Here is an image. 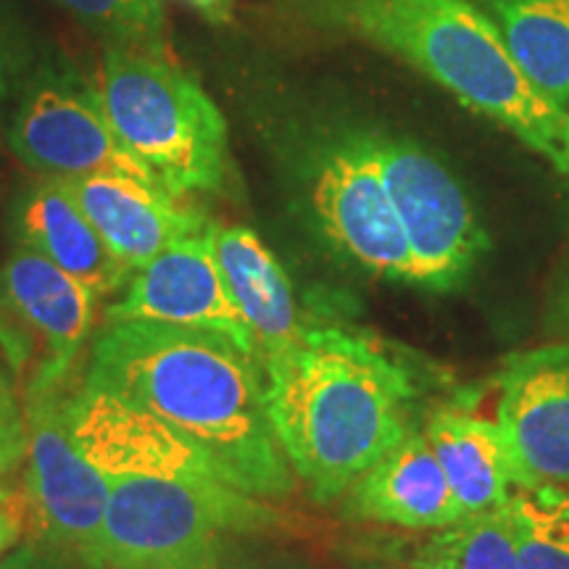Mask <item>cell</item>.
I'll list each match as a JSON object with an SVG mask.
<instances>
[{
    "instance_id": "5b68a950",
    "label": "cell",
    "mask_w": 569,
    "mask_h": 569,
    "mask_svg": "<svg viewBox=\"0 0 569 569\" xmlns=\"http://www.w3.org/2000/svg\"><path fill=\"white\" fill-rule=\"evenodd\" d=\"M109 480L101 532L84 559L90 569H219L230 532L269 522L259 498L227 482Z\"/></svg>"
},
{
    "instance_id": "7a4b0ae2",
    "label": "cell",
    "mask_w": 569,
    "mask_h": 569,
    "mask_svg": "<svg viewBox=\"0 0 569 569\" xmlns=\"http://www.w3.org/2000/svg\"><path fill=\"white\" fill-rule=\"evenodd\" d=\"M277 443L309 496L330 503L411 432L407 369L369 340L319 327L264 367Z\"/></svg>"
},
{
    "instance_id": "30bf717a",
    "label": "cell",
    "mask_w": 569,
    "mask_h": 569,
    "mask_svg": "<svg viewBox=\"0 0 569 569\" xmlns=\"http://www.w3.org/2000/svg\"><path fill=\"white\" fill-rule=\"evenodd\" d=\"M9 140L13 153L42 177L103 174L161 188L151 169L113 132L92 90L40 84L21 103Z\"/></svg>"
},
{
    "instance_id": "9a60e30c",
    "label": "cell",
    "mask_w": 569,
    "mask_h": 569,
    "mask_svg": "<svg viewBox=\"0 0 569 569\" xmlns=\"http://www.w3.org/2000/svg\"><path fill=\"white\" fill-rule=\"evenodd\" d=\"M346 515L409 530H443L465 519L430 440L415 430L346 490Z\"/></svg>"
},
{
    "instance_id": "ffe728a7",
    "label": "cell",
    "mask_w": 569,
    "mask_h": 569,
    "mask_svg": "<svg viewBox=\"0 0 569 569\" xmlns=\"http://www.w3.org/2000/svg\"><path fill=\"white\" fill-rule=\"evenodd\" d=\"M511 503V501H509ZM417 569H519L511 507L469 515L436 532L417 557Z\"/></svg>"
},
{
    "instance_id": "8fae6325",
    "label": "cell",
    "mask_w": 569,
    "mask_h": 569,
    "mask_svg": "<svg viewBox=\"0 0 569 569\" xmlns=\"http://www.w3.org/2000/svg\"><path fill=\"white\" fill-rule=\"evenodd\" d=\"M67 425L74 446L106 478L224 482L198 448L153 411L109 390L80 386L69 393Z\"/></svg>"
},
{
    "instance_id": "cb8c5ba5",
    "label": "cell",
    "mask_w": 569,
    "mask_h": 569,
    "mask_svg": "<svg viewBox=\"0 0 569 569\" xmlns=\"http://www.w3.org/2000/svg\"><path fill=\"white\" fill-rule=\"evenodd\" d=\"M0 569H71L69 559L51 546L27 543L6 551L0 557Z\"/></svg>"
},
{
    "instance_id": "9c48e42d",
    "label": "cell",
    "mask_w": 569,
    "mask_h": 569,
    "mask_svg": "<svg viewBox=\"0 0 569 569\" xmlns=\"http://www.w3.org/2000/svg\"><path fill=\"white\" fill-rule=\"evenodd\" d=\"M98 298L48 261L19 246L0 267V340L19 377L30 367L24 388L67 380L92 330Z\"/></svg>"
},
{
    "instance_id": "4fadbf2b",
    "label": "cell",
    "mask_w": 569,
    "mask_h": 569,
    "mask_svg": "<svg viewBox=\"0 0 569 569\" xmlns=\"http://www.w3.org/2000/svg\"><path fill=\"white\" fill-rule=\"evenodd\" d=\"M498 388L496 422L528 488L569 482V340L511 356Z\"/></svg>"
},
{
    "instance_id": "44dd1931",
    "label": "cell",
    "mask_w": 569,
    "mask_h": 569,
    "mask_svg": "<svg viewBox=\"0 0 569 569\" xmlns=\"http://www.w3.org/2000/svg\"><path fill=\"white\" fill-rule=\"evenodd\" d=\"M519 569H569V482H540L511 498Z\"/></svg>"
},
{
    "instance_id": "7c38bea8",
    "label": "cell",
    "mask_w": 569,
    "mask_h": 569,
    "mask_svg": "<svg viewBox=\"0 0 569 569\" xmlns=\"http://www.w3.org/2000/svg\"><path fill=\"white\" fill-rule=\"evenodd\" d=\"M106 322H161L219 332L256 356L251 327L227 290L209 230L134 269L122 301L106 309Z\"/></svg>"
},
{
    "instance_id": "d4e9b609",
    "label": "cell",
    "mask_w": 569,
    "mask_h": 569,
    "mask_svg": "<svg viewBox=\"0 0 569 569\" xmlns=\"http://www.w3.org/2000/svg\"><path fill=\"white\" fill-rule=\"evenodd\" d=\"M19 536H21L19 517L11 515V511L0 503V557L19 543Z\"/></svg>"
},
{
    "instance_id": "603a6c76",
    "label": "cell",
    "mask_w": 569,
    "mask_h": 569,
    "mask_svg": "<svg viewBox=\"0 0 569 569\" xmlns=\"http://www.w3.org/2000/svg\"><path fill=\"white\" fill-rule=\"evenodd\" d=\"M17 380V367L0 340V475H9L27 453V415Z\"/></svg>"
},
{
    "instance_id": "3957f363",
    "label": "cell",
    "mask_w": 569,
    "mask_h": 569,
    "mask_svg": "<svg viewBox=\"0 0 569 569\" xmlns=\"http://www.w3.org/2000/svg\"><path fill=\"white\" fill-rule=\"evenodd\" d=\"M332 24L398 56L569 174V111L546 101L472 0H319Z\"/></svg>"
},
{
    "instance_id": "e0dca14e",
    "label": "cell",
    "mask_w": 569,
    "mask_h": 569,
    "mask_svg": "<svg viewBox=\"0 0 569 569\" xmlns=\"http://www.w3.org/2000/svg\"><path fill=\"white\" fill-rule=\"evenodd\" d=\"M17 238L19 246L46 256L96 298L113 296L132 277V269L113 256L59 177H42L21 198Z\"/></svg>"
},
{
    "instance_id": "f1b7e54d",
    "label": "cell",
    "mask_w": 569,
    "mask_h": 569,
    "mask_svg": "<svg viewBox=\"0 0 569 569\" xmlns=\"http://www.w3.org/2000/svg\"><path fill=\"white\" fill-rule=\"evenodd\" d=\"M409 569H417V567H409Z\"/></svg>"
},
{
    "instance_id": "d6986e66",
    "label": "cell",
    "mask_w": 569,
    "mask_h": 569,
    "mask_svg": "<svg viewBox=\"0 0 569 569\" xmlns=\"http://www.w3.org/2000/svg\"><path fill=\"white\" fill-rule=\"evenodd\" d=\"M546 101L569 111V0H472Z\"/></svg>"
},
{
    "instance_id": "5bb4252c",
    "label": "cell",
    "mask_w": 569,
    "mask_h": 569,
    "mask_svg": "<svg viewBox=\"0 0 569 569\" xmlns=\"http://www.w3.org/2000/svg\"><path fill=\"white\" fill-rule=\"evenodd\" d=\"M61 182L113 256L132 272L211 224L201 211L182 206L167 190L124 177H69Z\"/></svg>"
},
{
    "instance_id": "8992f818",
    "label": "cell",
    "mask_w": 569,
    "mask_h": 569,
    "mask_svg": "<svg viewBox=\"0 0 569 569\" xmlns=\"http://www.w3.org/2000/svg\"><path fill=\"white\" fill-rule=\"evenodd\" d=\"M382 180L411 253V284L453 290L488 251L475 206L443 161L409 138L375 132Z\"/></svg>"
},
{
    "instance_id": "ac0fdd59",
    "label": "cell",
    "mask_w": 569,
    "mask_h": 569,
    "mask_svg": "<svg viewBox=\"0 0 569 569\" xmlns=\"http://www.w3.org/2000/svg\"><path fill=\"white\" fill-rule=\"evenodd\" d=\"M425 436L465 517L509 507L517 490L528 488L498 422L440 409L427 422Z\"/></svg>"
},
{
    "instance_id": "ba28073f",
    "label": "cell",
    "mask_w": 569,
    "mask_h": 569,
    "mask_svg": "<svg viewBox=\"0 0 569 569\" xmlns=\"http://www.w3.org/2000/svg\"><path fill=\"white\" fill-rule=\"evenodd\" d=\"M67 386L69 377L24 388L27 498L42 546L84 561L101 532L111 480L69 436Z\"/></svg>"
},
{
    "instance_id": "277c9868",
    "label": "cell",
    "mask_w": 569,
    "mask_h": 569,
    "mask_svg": "<svg viewBox=\"0 0 569 569\" xmlns=\"http://www.w3.org/2000/svg\"><path fill=\"white\" fill-rule=\"evenodd\" d=\"M96 92L113 132L169 196L224 188L230 146L222 111L163 53L111 48Z\"/></svg>"
},
{
    "instance_id": "4316f807",
    "label": "cell",
    "mask_w": 569,
    "mask_h": 569,
    "mask_svg": "<svg viewBox=\"0 0 569 569\" xmlns=\"http://www.w3.org/2000/svg\"><path fill=\"white\" fill-rule=\"evenodd\" d=\"M190 3L198 6V9H206V11H211V9H217V6H224L227 0H190Z\"/></svg>"
},
{
    "instance_id": "484cf974",
    "label": "cell",
    "mask_w": 569,
    "mask_h": 569,
    "mask_svg": "<svg viewBox=\"0 0 569 569\" xmlns=\"http://www.w3.org/2000/svg\"><path fill=\"white\" fill-rule=\"evenodd\" d=\"M557 319L565 330H569V282H567V288L561 290V296L557 301Z\"/></svg>"
},
{
    "instance_id": "52a82bcc",
    "label": "cell",
    "mask_w": 569,
    "mask_h": 569,
    "mask_svg": "<svg viewBox=\"0 0 569 569\" xmlns=\"http://www.w3.org/2000/svg\"><path fill=\"white\" fill-rule=\"evenodd\" d=\"M309 203L325 238L353 264L386 280L411 282V253L382 180L375 132L325 140L309 161Z\"/></svg>"
},
{
    "instance_id": "2e32d148",
    "label": "cell",
    "mask_w": 569,
    "mask_h": 569,
    "mask_svg": "<svg viewBox=\"0 0 569 569\" xmlns=\"http://www.w3.org/2000/svg\"><path fill=\"white\" fill-rule=\"evenodd\" d=\"M209 238L227 290L251 327L256 361L264 372L267 365L293 351L306 332L293 288L277 256L248 227L211 222Z\"/></svg>"
},
{
    "instance_id": "6da1fadb",
    "label": "cell",
    "mask_w": 569,
    "mask_h": 569,
    "mask_svg": "<svg viewBox=\"0 0 569 569\" xmlns=\"http://www.w3.org/2000/svg\"><path fill=\"white\" fill-rule=\"evenodd\" d=\"M82 382L153 411L240 493L284 498L296 488L269 419L261 365L219 332L106 322Z\"/></svg>"
},
{
    "instance_id": "7402d4cb",
    "label": "cell",
    "mask_w": 569,
    "mask_h": 569,
    "mask_svg": "<svg viewBox=\"0 0 569 569\" xmlns=\"http://www.w3.org/2000/svg\"><path fill=\"white\" fill-rule=\"evenodd\" d=\"M71 17L119 48L161 51L163 0H56Z\"/></svg>"
},
{
    "instance_id": "83f0119b",
    "label": "cell",
    "mask_w": 569,
    "mask_h": 569,
    "mask_svg": "<svg viewBox=\"0 0 569 569\" xmlns=\"http://www.w3.org/2000/svg\"><path fill=\"white\" fill-rule=\"evenodd\" d=\"M6 501H9V493H6V490L0 488V503H6Z\"/></svg>"
}]
</instances>
